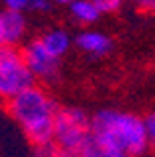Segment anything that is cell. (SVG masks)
<instances>
[{
    "label": "cell",
    "mask_w": 155,
    "mask_h": 157,
    "mask_svg": "<svg viewBox=\"0 0 155 157\" xmlns=\"http://www.w3.org/2000/svg\"><path fill=\"white\" fill-rule=\"evenodd\" d=\"M30 10H34V12H46V10H50V0H34Z\"/></svg>",
    "instance_id": "obj_16"
},
{
    "label": "cell",
    "mask_w": 155,
    "mask_h": 157,
    "mask_svg": "<svg viewBox=\"0 0 155 157\" xmlns=\"http://www.w3.org/2000/svg\"><path fill=\"white\" fill-rule=\"evenodd\" d=\"M68 10H71V16H73L79 24H85V26L95 24L101 16L97 6L93 4V0H75V2L68 4Z\"/></svg>",
    "instance_id": "obj_10"
},
{
    "label": "cell",
    "mask_w": 155,
    "mask_h": 157,
    "mask_svg": "<svg viewBox=\"0 0 155 157\" xmlns=\"http://www.w3.org/2000/svg\"><path fill=\"white\" fill-rule=\"evenodd\" d=\"M32 2H34V0H2L4 8L18 10V12H26V10H30L32 8Z\"/></svg>",
    "instance_id": "obj_13"
},
{
    "label": "cell",
    "mask_w": 155,
    "mask_h": 157,
    "mask_svg": "<svg viewBox=\"0 0 155 157\" xmlns=\"http://www.w3.org/2000/svg\"><path fill=\"white\" fill-rule=\"evenodd\" d=\"M32 157H59V145L52 139L45 141V143H38V145H34Z\"/></svg>",
    "instance_id": "obj_11"
},
{
    "label": "cell",
    "mask_w": 155,
    "mask_h": 157,
    "mask_svg": "<svg viewBox=\"0 0 155 157\" xmlns=\"http://www.w3.org/2000/svg\"><path fill=\"white\" fill-rule=\"evenodd\" d=\"M93 4L97 6V10L101 14H113L121 8L123 0H93Z\"/></svg>",
    "instance_id": "obj_12"
},
{
    "label": "cell",
    "mask_w": 155,
    "mask_h": 157,
    "mask_svg": "<svg viewBox=\"0 0 155 157\" xmlns=\"http://www.w3.org/2000/svg\"><path fill=\"white\" fill-rule=\"evenodd\" d=\"M38 38H41L42 46H45L50 55H55L56 59H63L71 51V46H73V38H71V34L64 28H50V30H46Z\"/></svg>",
    "instance_id": "obj_9"
},
{
    "label": "cell",
    "mask_w": 155,
    "mask_h": 157,
    "mask_svg": "<svg viewBox=\"0 0 155 157\" xmlns=\"http://www.w3.org/2000/svg\"><path fill=\"white\" fill-rule=\"evenodd\" d=\"M26 14L18 10L2 8L0 10V44L16 46L26 34Z\"/></svg>",
    "instance_id": "obj_6"
},
{
    "label": "cell",
    "mask_w": 155,
    "mask_h": 157,
    "mask_svg": "<svg viewBox=\"0 0 155 157\" xmlns=\"http://www.w3.org/2000/svg\"><path fill=\"white\" fill-rule=\"evenodd\" d=\"M59 157H83L81 151H73V149H60L59 147Z\"/></svg>",
    "instance_id": "obj_17"
},
{
    "label": "cell",
    "mask_w": 155,
    "mask_h": 157,
    "mask_svg": "<svg viewBox=\"0 0 155 157\" xmlns=\"http://www.w3.org/2000/svg\"><path fill=\"white\" fill-rule=\"evenodd\" d=\"M34 85L22 52L16 46L0 44V101H8L26 87Z\"/></svg>",
    "instance_id": "obj_4"
},
{
    "label": "cell",
    "mask_w": 155,
    "mask_h": 157,
    "mask_svg": "<svg viewBox=\"0 0 155 157\" xmlns=\"http://www.w3.org/2000/svg\"><path fill=\"white\" fill-rule=\"evenodd\" d=\"M81 155L83 157H131L123 149H119L117 145H113L111 141H107V139L99 137L95 133H91L89 139L83 143Z\"/></svg>",
    "instance_id": "obj_8"
},
{
    "label": "cell",
    "mask_w": 155,
    "mask_h": 157,
    "mask_svg": "<svg viewBox=\"0 0 155 157\" xmlns=\"http://www.w3.org/2000/svg\"><path fill=\"white\" fill-rule=\"evenodd\" d=\"M91 133L111 141L131 157H143L149 151L145 123L135 113L101 109L91 117Z\"/></svg>",
    "instance_id": "obj_2"
},
{
    "label": "cell",
    "mask_w": 155,
    "mask_h": 157,
    "mask_svg": "<svg viewBox=\"0 0 155 157\" xmlns=\"http://www.w3.org/2000/svg\"><path fill=\"white\" fill-rule=\"evenodd\" d=\"M145 123V133H147V141H149V147H155V111L143 119Z\"/></svg>",
    "instance_id": "obj_14"
},
{
    "label": "cell",
    "mask_w": 155,
    "mask_h": 157,
    "mask_svg": "<svg viewBox=\"0 0 155 157\" xmlns=\"http://www.w3.org/2000/svg\"><path fill=\"white\" fill-rule=\"evenodd\" d=\"M55 2H59V4H64V6H68L71 2H75V0H55Z\"/></svg>",
    "instance_id": "obj_18"
},
{
    "label": "cell",
    "mask_w": 155,
    "mask_h": 157,
    "mask_svg": "<svg viewBox=\"0 0 155 157\" xmlns=\"http://www.w3.org/2000/svg\"><path fill=\"white\" fill-rule=\"evenodd\" d=\"M6 111L20 125V129L32 145L52 139V125L59 111V103L46 89L38 85L26 87L6 101Z\"/></svg>",
    "instance_id": "obj_1"
},
{
    "label": "cell",
    "mask_w": 155,
    "mask_h": 157,
    "mask_svg": "<svg viewBox=\"0 0 155 157\" xmlns=\"http://www.w3.org/2000/svg\"><path fill=\"white\" fill-rule=\"evenodd\" d=\"M75 44L81 52L91 56H105L113 51V40L109 34H105L103 30H95V28H87L83 33L77 34Z\"/></svg>",
    "instance_id": "obj_7"
},
{
    "label": "cell",
    "mask_w": 155,
    "mask_h": 157,
    "mask_svg": "<svg viewBox=\"0 0 155 157\" xmlns=\"http://www.w3.org/2000/svg\"><path fill=\"white\" fill-rule=\"evenodd\" d=\"M133 2L143 12H155V0H133Z\"/></svg>",
    "instance_id": "obj_15"
},
{
    "label": "cell",
    "mask_w": 155,
    "mask_h": 157,
    "mask_svg": "<svg viewBox=\"0 0 155 157\" xmlns=\"http://www.w3.org/2000/svg\"><path fill=\"white\" fill-rule=\"evenodd\" d=\"M22 59L26 63L30 75L34 77V81H42V83H55L60 75V59H56L55 55H50L42 46L41 38L26 42L22 51Z\"/></svg>",
    "instance_id": "obj_5"
},
{
    "label": "cell",
    "mask_w": 155,
    "mask_h": 157,
    "mask_svg": "<svg viewBox=\"0 0 155 157\" xmlns=\"http://www.w3.org/2000/svg\"><path fill=\"white\" fill-rule=\"evenodd\" d=\"M91 135V117L79 107H59L52 125V141L60 149L81 151Z\"/></svg>",
    "instance_id": "obj_3"
}]
</instances>
